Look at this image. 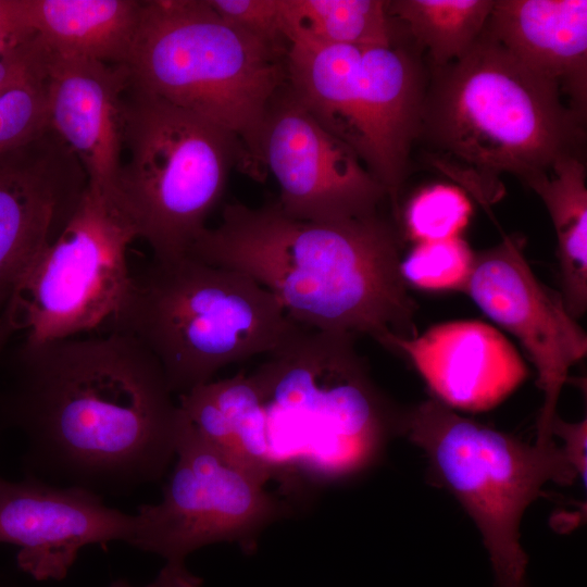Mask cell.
I'll return each mask as SVG.
<instances>
[{"label":"cell","mask_w":587,"mask_h":587,"mask_svg":"<svg viewBox=\"0 0 587 587\" xmlns=\"http://www.w3.org/2000/svg\"><path fill=\"white\" fill-rule=\"evenodd\" d=\"M7 399L25 435L28 475L127 495L160 482L175 458L178 405L157 359L134 336L22 342Z\"/></svg>","instance_id":"obj_1"},{"label":"cell","mask_w":587,"mask_h":587,"mask_svg":"<svg viewBox=\"0 0 587 587\" xmlns=\"http://www.w3.org/2000/svg\"><path fill=\"white\" fill-rule=\"evenodd\" d=\"M398 223L379 211L320 223L290 217L277 203H229L188 253L252 277L303 327L370 336L390 350L417 335Z\"/></svg>","instance_id":"obj_2"},{"label":"cell","mask_w":587,"mask_h":587,"mask_svg":"<svg viewBox=\"0 0 587 587\" xmlns=\"http://www.w3.org/2000/svg\"><path fill=\"white\" fill-rule=\"evenodd\" d=\"M584 123L555 85L484 28L460 59L428 67L416 143L433 167L488 207L504 195L503 175L525 183L580 153Z\"/></svg>","instance_id":"obj_3"},{"label":"cell","mask_w":587,"mask_h":587,"mask_svg":"<svg viewBox=\"0 0 587 587\" xmlns=\"http://www.w3.org/2000/svg\"><path fill=\"white\" fill-rule=\"evenodd\" d=\"M250 374L284 492L361 474L401 435L404 410L376 385L351 334L298 325Z\"/></svg>","instance_id":"obj_4"},{"label":"cell","mask_w":587,"mask_h":587,"mask_svg":"<svg viewBox=\"0 0 587 587\" xmlns=\"http://www.w3.org/2000/svg\"><path fill=\"white\" fill-rule=\"evenodd\" d=\"M111 327L138 339L173 394L276 349L299 325L252 277L189 253L151 261L132 280Z\"/></svg>","instance_id":"obj_5"},{"label":"cell","mask_w":587,"mask_h":587,"mask_svg":"<svg viewBox=\"0 0 587 587\" xmlns=\"http://www.w3.org/2000/svg\"><path fill=\"white\" fill-rule=\"evenodd\" d=\"M129 85L235 135L261 179L264 116L287 83L286 53L223 20L208 0L142 1L125 64Z\"/></svg>","instance_id":"obj_6"},{"label":"cell","mask_w":587,"mask_h":587,"mask_svg":"<svg viewBox=\"0 0 587 587\" xmlns=\"http://www.w3.org/2000/svg\"><path fill=\"white\" fill-rule=\"evenodd\" d=\"M113 201L157 259L187 254L224 192L240 140L221 126L128 86Z\"/></svg>","instance_id":"obj_7"},{"label":"cell","mask_w":587,"mask_h":587,"mask_svg":"<svg viewBox=\"0 0 587 587\" xmlns=\"http://www.w3.org/2000/svg\"><path fill=\"white\" fill-rule=\"evenodd\" d=\"M286 71L296 100L354 152L400 220L399 195L420 134L428 80L415 46L290 41Z\"/></svg>","instance_id":"obj_8"},{"label":"cell","mask_w":587,"mask_h":587,"mask_svg":"<svg viewBox=\"0 0 587 587\" xmlns=\"http://www.w3.org/2000/svg\"><path fill=\"white\" fill-rule=\"evenodd\" d=\"M401 435L425 453L436 479L475 523L495 579L525 577L524 512L546 485L569 486L578 477L562 448L523 442L437 399L404 410Z\"/></svg>","instance_id":"obj_9"},{"label":"cell","mask_w":587,"mask_h":587,"mask_svg":"<svg viewBox=\"0 0 587 587\" xmlns=\"http://www.w3.org/2000/svg\"><path fill=\"white\" fill-rule=\"evenodd\" d=\"M136 232L107 193L87 184L59 236L35 259L5 305L23 342L76 337L109 325L127 296Z\"/></svg>","instance_id":"obj_10"},{"label":"cell","mask_w":587,"mask_h":587,"mask_svg":"<svg viewBox=\"0 0 587 587\" xmlns=\"http://www.w3.org/2000/svg\"><path fill=\"white\" fill-rule=\"evenodd\" d=\"M174 460L161 501L135 514L128 545L136 549L180 563L217 542H236L252 554L262 532L292 512L265 483L210 447L180 412Z\"/></svg>","instance_id":"obj_11"},{"label":"cell","mask_w":587,"mask_h":587,"mask_svg":"<svg viewBox=\"0 0 587 587\" xmlns=\"http://www.w3.org/2000/svg\"><path fill=\"white\" fill-rule=\"evenodd\" d=\"M462 291L516 337L529 355L544 392L535 442H554L551 427L560 394L571 367L587 353L586 333L566 310L560 291L536 277L519 236H505L497 246L475 252Z\"/></svg>","instance_id":"obj_12"},{"label":"cell","mask_w":587,"mask_h":587,"mask_svg":"<svg viewBox=\"0 0 587 587\" xmlns=\"http://www.w3.org/2000/svg\"><path fill=\"white\" fill-rule=\"evenodd\" d=\"M259 160L278 184L277 205L297 220L365 216L378 212L387 198L354 152L296 100L287 83L264 116Z\"/></svg>","instance_id":"obj_13"},{"label":"cell","mask_w":587,"mask_h":587,"mask_svg":"<svg viewBox=\"0 0 587 587\" xmlns=\"http://www.w3.org/2000/svg\"><path fill=\"white\" fill-rule=\"evenodd\" d=\"M134 527L135 514L107 505L88 488L34 475L0 477V544L18 548V569L36 580H62L83 548L128 544Z\"/></svg>","instance_id":"obj_14"},{"label":"cell","mask_w":587,"mask_h":587,"mask_svg":"<svg viewBox=\"0 0 587 587\" xmlns=\"http://www.w3.org/2000/svg\"><path fill=\"white\" fill-rule=\"evenodd\" d=\"M87 184L82 164L51 128L0 154V312L62 232Z\"/></svg>","instance_id":"obj_15"},{"label":"cell","mask_w":587,"mask_h":587,"mask_svg":"<svg viewBox=\"0 0 587 587\" xmlns=\"http://www.w3.org/2000/svg\"><path fill=\"white\" fill-rule=\"evenodd\" d=\"M49 127L82 164L88 185L113 199L123 155L125 65L45 52Z\"/></svg>","instance_id":"obj_16"},{"label":"cell","mask_w":587,"mask_h":587,"mask_svg":"<svg viewBox=\"0 0 587 587\" xmlns=\"http://www.w3.org/2000/svg\"><path fill=\"white\" fill-rule=\"evenodd\" d=\"M390 351L405 354L436 399L451 409L489 410L527 376L509 339L479 321L435 325L422 335L395 340Z\"/></svg>","instance_id":"obj_17"},{"label":"cell","mask_w":587,"mask_h":587,"mask_svg":"<svg viewBox=\"0 0 587 587\" xmlns=\"http://www.w3.org/2000/svg\"><path fill=\"white\" fill-rule=\"evenodd\" d=\"M485 30L522 65L555 85L585 120L586 0H497Z\"/></svg>","instance_id":"obj_18"},{"label":"cell","mask_w":587,"mask_h":587,"mask_svg":"<svg viewBox=\"0 0 587 587\" xmlns=\"http://www.w3.org/2000/svg\"><path fill=\"white\" fill-rule=\"evenodd\" d=\"M177 405L193 430L225 460L265 484L275 479L264 410L251 374L213 379L179 395Z\"/></svg>","instance_id":"obj_19"},{"label":"cell","mask_w":587,"mask_h":587,"mask_svg":"<svg viewBox=\"0 0 587 587\" xmlns=\"http://www.w3.org/2000/svg\"><path fill=\"white\" fill-rule=\"evenodd\" d=\"M29 22L45 52L125 65L142 1L26 0Z\"/></svg>","instance_id":"obj_20"},{"label":"cell","mask_w":587,"mask_h":587,"mask_svg":"<svg viewBox=\"0 0 587 587\" xmlns=\"http://www.w3.org/2000/svg\"><path fill=\"white\" fill-rule=\"evenodd\" d=\"M525 184L546 205L557 236L561 297L569 313L587 310V188L582 153L567 154Z\"/></svg>","instance_id":"obj_21"},{"label":"cell","mask_w":587,"mask_h":587,"mask_svg":"<svg viewBox=\"0 0 587 587\" xmlns=\"http://www.w3.org/2000/svg\"><path fill=\"white\" fill-rule=\"evenodd\" d=\"M384 0H282L286 37L323 46H389L397 24Z\"/></svg>","instance_id":"obj_22"},{"label":"cell","mask_w":587,"mask_h":587,"mask_svg":"<svg viewBox=\"0 0 587 587\" xmlns=\"http://www.w3.org/2000/svg\"><path fill=\"white\" fill-rule=\"evenodd\" d=\"M495 0H395L389 15L400 22L428 67L447 65L475 43L484 30Z\"/></svg>","instance_id":"obj_23"},{"label":"cell","mask_w":587,"mask_h":587,"mask_svg":"<svg viewBox=\"0 0 587 587\" xmlns=\"http://www.w3.org/2000/svg\"><path fill=\"white\" fill-rule=\"evenodd\" d=\"M475 252L459 236L419 242L401 260L400 272L408 286L428 290H463Z\"/></svg>","instance_id":"obj_24"},{"label":"cell","mask_w":587,"mask_h":587,"mask_svg":"<svg viewBox=\"0 0 587 587\" xmlns=\"http://www.w3.org/2000/svg\"><path fill=\"white\" fill-rule=\"evenodd\" d=\"M470 212L471 204L461 189L434 185L410 200L403 222L408 236L417 243L438 241L458 236Z\"/></svg>","instance_id":"obj_25"},{"label":"cell","mask_w":587,"mask_h":587,"mask_svg":"<svg viewBox=\"0 0 587 587\" xmlns=\"http://www.w3.org/2000/svg\"><path fill=\"white\" fill-rule=\"evenodd\" d=\"M45 78H33L0 95V154L49 129Z\"/></svg>","instance_id":"obj_26"},{"label":"cell","mask_w":587,"mask_h":587,"mask_svg":"<svg viewBox=\"0 0 587 587\" xmlns=\"http://www.w3.org/2000/svg\"><path fill=\"white\" fill-rule=\"evenodd\" d=\"M227 23L266 46L286 53V37L282 0H208Z\"/></svg>","instance_id":"obj_27"},{"label":"cell","mask_w":587,"mask_h":587,"mask_svg":"<svg viewBox=\"0 0 587 587\" xmlns=\"http://www.w3.org/2000/svg\"><path fill=\"white\" fill-rule=\"evenodd\" d=\"M36 37L26 0H0V55L27 48Z\"/></svg>","instance_id":"obj_28"},{"label":"cell","mask_w":587,"mask_h":587,"mask_svg":"<svg viewBox=\"0 0 587 587\" xmlns=\"http://www.w3.org/2000/svg\"><path fill=\"white\" fill-rule=\"evenodd\" d=\"M33 78H45V51L37 37L25 49L0 55V95Z\"/></svg>","instance_id":"obj_29"},{"label":"cell","mask_w":587,"mask_h":587,"mask_svg":"<svg viewBox=\"0 0 587 587\" xmlns=\"http://www.w3.org/2000/svg\"><path fill=\"white\" fill-rule=\"evenodd\" d=\"M551 434L562 440L560 446L569 462L575 470L584 484L586 480V441H587V422L586 419L579 422H565L558 415L555 416Z\"/></svg>","instance_id":"obj_30"},{"label":"cell","mask_w":587,"mask_h":587,"mask_svg":"<svg viewBox=\"0 0 587 587\" xmlns=\"http://www.w3.org/2000/svg\"><path fill=\"white\" fill-rule=\"evenodd\" d=\"M202 579L192 574L185 563L166 562L158 576L142 587H201ZM110 587H134L128 582L118 579Z\"/></svg>","instance_id":"obj_31"},{"label":"cell","mask_w":587,"mask_h":587,"mask_svg":"<svg viewBox=\"0 0 587 587\" xmlns=\"http://www.w3.org/2000/svg\"><path fill=\"white\" fill-rule=\"evenodd\" d=\"M14 333L15 328L11 322L10 315L7 309H3L0 312V357L5 345Z\"/></svg>","instance_id":"obj_32"},{"label":"cell","mask_w":587,"mask_h":587,"mask_svg":"<svg viewBox=\"0 0 587 587\" xmlns=\"http://www.w3.org/2000/svg\"><path fill=\"white\" fill-rule=\"evenodd\" d=\"M496 587H527L525 577L495 579Z\"/></svg>","instance_id":"obj_33"}]
</instances>
